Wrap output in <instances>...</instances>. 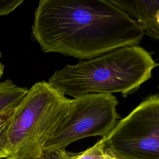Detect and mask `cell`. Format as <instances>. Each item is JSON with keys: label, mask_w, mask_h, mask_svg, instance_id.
<instances>
[{"label": "cell", "mask_w": 159, "mask_h": 159, "mask_svg": "<svg viewBox=\"0 0 159 159\" xmlns=\"http://www.w3.org/2000/svg\"><path fill=\"white\" fill-rule=\"evenodd\" d=\"M32 34L45 53L87 60L138 45L144 35L111 0H40Z\"/></svg>", "instance_id": "cell-1"}, {"label": "cell", "mask_w": 159, "mask_h": 159, "mask_svg": "<svg viewBox=\"0 0 159 159\" xmlns=\"http://www.w3.org/2000/svg\"><path fill=\"white\" fill-rule=\"evenodd\" d=\"M158 65L144 48L131 45L68 65L55 71L48 83L74 98L87 94L127 96L147 81Z\"/></svg>", "instance_id": "cell-2"}, {"label": "cell", "mask_w": 159, "mask_h": 159, "mask_svg": "<svg viewBox=\"0 0 159 159\" xmlns=\"http://www.w3.org/2000/svg\"><path fill=\"white\" fill-rule=\"evenodd\" d=\"M71 99L42 81L34 84L15 108L7 129L11 159H37L68 112Z\"/></svg>", "instance_id": "cell-3"}, {"label": "cell", "mask_w": 159, "mask_h": 159, "mask_svg": "<svg viewBox=\"0 0 159 159\" xmlns=\"http://www.w3.org/2000/svg\"><path fill=\"white\" fill-rule=\"evenodd\" d=\"M102 139L114 159H159V94L143 100Z\"/></svg>", "instance_id": "cell-4"}, {"label": "cell", "mask_w": 159, "mask_h": 159, "mask_svg": "<svg viewBox=\"0 0 159 159\" xmlns=\"http://www.w3.org/2000/svg\"><path fill=\"white\" fill-rule=\"evenodd\" d=\"M117 104L112 94H87L71 99L62 123L44 147L65 149L83 138L106 137L117 122Z\"/></svg>", "instance_id": "cell-5"}, {"label": "cell", "mask_w": 159, "mask_h": 159, "mask_svg": "<svg viewBox=\"0 0 159 159\" xmlns=\"http://www.w3.org/2000/svg\"><path fill=\"white\" fill-rule=\"evenodd\" d=\"M111 1L135 20L144 34L159 39V1Z\"/></svg>", "instance_id": "cell-6"}, {"label": "cell", "mask_w": 159, "mask_h": 159, "mask_svg": "<svg viewBox=\"0 0 159 159\" xmlns=\"http://www.w3.org/2000/svg\"><path fill=\"white\" fill-rule=\"evenodd\" d=\"M27 91V88L17 86L9 79L0 82V113L17 107Z\"/></svg>", "instance_id": "cell-7"}, {"label": "cell", "mask_w": 159, "mask_h": 159, "mask_svg": "<svg viewBox=\"0 0 159 159\" xmlns=\"http://www.w3.org/2000/svg\"><path fill=\"white\" fill-rule=\"evenodd\" d=\"M16 107L0 113V158L10 157L7 134L8 127Z\"/></svg>", "instance_id": "cell-8"}, {"label": "cell", "mask_w": 159, "mask_h": 159, "mask_svg": "<svg viewBox=\"0 0 159 159\" xmlns=\"http://www.w3.org/2000/svg\"><path fill=\"white\" fill-rule=\"evenodd\" d=\"M68 159H114L108 155L104 147L102 138L92 147L82 152L78 153H70Z\"/></svg>", "instance_id": "cell-9"}, {"label": "cell", "mask_w": 159, "mask_h": 159, "mask_svg": "<svg viewBox=\"0 0 159 159\" xmlns=\"http://www.w3.org/2000/svg\"><path fill=\"white\" fill-rule=\"evenodd\" d=\"M70 153L65 148L44 147L37 159H68Z\"/></svg>", "instance_id": "cell-10"}, {"label": "cell", "mask_w": 159, "mask_h": 159, "mask_svg": "<svg viewBox=\"0 0 159 159\" xmlns=\"http://www.w3.org/2000/svg\"><path fill=\"white\" fill-rule=\"evenodd\" d=\"M23 2L24 0H0V17L7 16Z\"/></svg>", "instance_id": "cell-11"}, {"label": "cell", "mask_w": 159, "mask_h": 159, "mask_svg": "<svg viewBox=\"0 0 159 159\" xmlns=\"http://www.w3.org/2000/svg\"><path fill=\"white\" fill-rule=\"evenodd\" d=\"M1 57H2V55L0 52V80L4 74V65L1 62Z\"/></svg>", "instance_id": "cell-12"}, {"label": "cell", "mask_w": 159, "mask_h": 159, "mask_svg": "<svg viewBox=\"0 0 159 159\" xmlns=\"http://www.w3.org/2000/svg\"><path fill=\"white\" fill-rule=\"evenodd\" d=\"M0 159H11V158L9 157H5V158H0Z\"/></svg>", "instance_id": "cell-13"}]
</instances>
